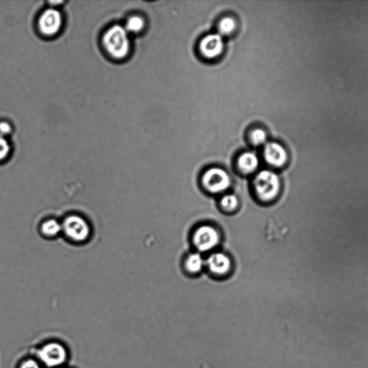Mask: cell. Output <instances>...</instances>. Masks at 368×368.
<instances>
[{"instance_id":"3957f363","label":"cell","mask_w":368,"mask_h":368,"mask_svg":"<svg viewBox=\"0 0 368 368\" xmlns=\"http://www.w3.org/2000/svg\"><path fill=\"white\" fill-rule=\"evenodd\" d=\"M38 361L47 368H57L68 360V351L65 346L57 343H47L36 351Z\"/></svg>"},{"instance_id":"ffe728a7","label":"cell","mask_w":368,"mask_h":368,"mask_svg":"<svg viewBox=\"0 0 368 368\" xmlns=\"http://www.w3.org/2000/svg\"><path fill=\"white\" fill-rule=\"evenodd\" d=\"M11 132V127L7 122H0V136L5 137Z\"/></svg>"},{"instance_id":"ac0fdd59","label":"cell","mask_w":368,"mask_h":368,"mask_svg":"<svg viewBox=\"0 0 368 368\" xmlns=\"http://www.w3.org/2000/svg\"><path fill=\"white\" fill-rule=\"evenodd\" d=\"M10 151V147L5 137L0 136V162L6 160Z\"/></svg>"},{"instance_id":"4fadbf2b","label":"cell","mask_w":368,"mask_h":368,"mask_svg":"<svg viewBox=\"0 0 368 368\" xmlns=\"http://www.w3.org/2000/svg\"><path fill=\"white\" fill-rule=\"evenodd\" d=\"M62 231V225L56 219L44 221L41 226V232L46 237H56Z\"/></svg>"},{"instance_id":"5b68a950","label":"cell","mask_w":368,"mask_h":368,"mask_svg":"<svg viewBox=\"0 0 368 368\" xmlns=\"http://www.w3.org/2000/svg\"><path fill=\"white\" fill-rule=\"evenodd\" d=\"M230 182L229 174L225 170L217 167L207 170L202 177L204 186L213 194L226 191Z\"/></svg>"},{"instance_id":"9a60e30c","label":"cell","mask_w":368,"mask_h":368,"mask_svg":"<svg viewBox=\"0 0 368 368\" xmlns=\"http://www.w3.org/2000/svg\"><path fill=\"white\" fill-rule=\"evenodd\" d=\"M144 25H145L144 21L138 16H135L127 21L125 30L131 33H138L143 28Z\"/></svg>"},{"instance_id":"9c48e42d","label":"cell","mask_w":368,"mask_h":368,"mask_svg":"<svg viewBox=\"0 0 368 368\" xmlns=\"http://www.w3.org/2000/svg\"><path fill=\"white\" fill-rule=\"evenodd\" d=\"M223 39L219 34H211L205 37L200 43V51L207 58H214L223 50Z\"/></svg>"},{"instance_id":"7c38bea8","label":"cell","mask_w":368,"mask_h":368,"mask_svg":"<svg viewBox=\"0 0 368 368\" xmlns=\"http://www.w3.org/2000/svg\"><path fill=\"white\" fill-rule=\"evenodd\" d=\"M204 265V259L199 253L191 254L186 261V268L191 273H198L202 270Z\"/></svg>"},{"instance_id":"8fae6325","label":"cell","mask_w":368,"mask_h":368,"mask_svg":"<svg viewBox=\"0 0 368 368\" xmlns=\"http://www.w3.org/2000/svg\"><path fill=\"white\" fill-rule=\"evenodd\" d=\"M259 165V160L257 155L251 152H247L239 158L237 166L243 173L248 174L254 172Z\"/></svg>"},{"instance_id":"6da1fadb","label":"cell","mask_w":368,"mask_h":368,"mask_svg":"<svg viewBox=\"0 0 368 368\" xmlns=\"http://www.w3.org/2000/svg\"><path fill=\"white\" fill-rule=\"evenodd\" d=\"M256 195L263 202L274 200L280 193L281 181L274 171L263 170L259 172L253 181Z\"/></svg>"},{"instance_id":"277c9868","label":"cell","mask_w":368,"mask_h":368,"mask_svg":"<svg viewBox=\"0 0 368 368\" xmlns=\"http://www.w3.org/2000/svg\"><path fill=\"white\" fill-rule=\"evenodd\" d=\"M62 231L75 242L87 241L90 234V228L87 221L81 217L71 215L62 223Z\"/></svg>"},{"instance_id":"d6986e66","label":"cell","mask_w":368,"mask_h":368,"mask_svg":"<svg viewBox=\"0 0 368 368\" xmlns=\"http://www.w3.org/2000/svg\"><path fill=\"white\" fill-rule=\"evenodd\" d=\"M19 368H41V364L35 359L28 358L21 363Z\"/></svg>"},{"instance_id":"5bb4252c","label":"cell","mask_w":368,"mask_h":368,"mask_svg":"<svg viewBox=\"0 0 368 368\" xmlns=\"http://www.w3.org/2000/svg\"><path fill=\"white\" fill-rule=\"evenodd\" d=\"M236 23L234 19L226 18L221 21L219 24V32L220 36H228L232 33L235 29Z\"/></svg>"},{"instance_id":"ba28073f","label":"cell","mask_w":368,"mask_h":368,"mask_svg":"<svg viewBox=\"0 0 368 368\" xmlns=\"http://www.w3.org/2000/svg\"><path fill=\"white\" fill-rule=\"evenodd\" d=\"M263 153L266 162L272 166L281 168L287 162V152L279 143L266 144Z\"/></svg>"},{"instance_id":"8992f818","label":"cell","mask_w":368,"mask_h":368,"mask_svg":"<svg viewBox=\"0 0 368 368\" xmlns=\"http://www.w3.org/2000/svg\"><path fill=\"white\" fill-rule=\"evenodd\" d=\"M217 230L210 226L199 227L194 234L193 242L201 252H207L214 249L219 242Z\"/></svg>"},{"instance_id":"2e32d148","label":"cell","mask_w":368,"mask_h":368,"mask_svg":"<svg viewBox=\"0 0 368 368\" xmlns=\"http://www.w3.org/2000/svg\"><path fill=\"white\" fill-rule=\"evenodd\" d=\"M239 204L238 199L233 195H228L221 199V205L224 209L228 211H232Z\"/></svg>"},{"instance_id":"30bf717a","label":"cell","mask_w":368,"mask_h":368,"mask_svg":"<svg viewBox=\"0 0 368 368\" xmlns=\"http://www.w3.org/2000/svg\"><path fill=\"white\" fill-rule=\"evenodd\" d=\"M206 265L213 274L224 275L230 270L231 261L227 255L222 252H215L208 258Z\"/></svg>"},{"instance_id":"7a4b0ae2","label":"cell","mask_w":368,"mask_h":368,"mask_svg":"<svg viewBox=\"0 0 368 368\" xmlns=\"http://www.w3.org/2000/svg\"><path fill=\"white\" fill-rule=\"evenodd\" d=\"M106 50L111 56L123 58L130 51V40L125 28L115 25L111 28L103 38Z\"/></svg>"},{"instance_id":"52a82bcc","label":"cell","mask_w":368,"mask_h":368,"mask_svg":"<svg viewBox=\"0 0 368 368\" xmlns=\"http://www.w3.org/2000/svg\"><path fill=\"white\" fill-rule=\"evenodd\" d=\"M62 25L61 15L54 9L45 11L39 20V28L46 36H53L58 33Z\"/></svg>"},{"instance_id":"e0dca14e","label":"cell","mask_w":368,"mask_h":368,"mask_svg":"<svg viewBox=\"0 0 368 368\" xmlns=\"http://www.w3.org/2000/svg\"><path fill=\"white\" fill-rule=\"evenodd\" d=\"M267 140L266 132L261 129H257L252 131L251 134V141L254 146H261Z\"/></svg>"}]
</instances>
